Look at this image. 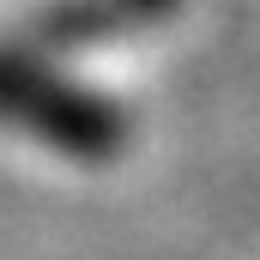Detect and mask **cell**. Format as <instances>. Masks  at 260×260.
Instances as JSON below:
<instances>
[{
	"label": "cell",
	"mask_w": 260,
	"mask_h": 260,
	"mask_svg": "<svg viewBox=\"0 0 260 260\" xmlns=\"http://www.w3.org/2000/svg\"><path fill=\"white\" fill-rule=\"evenodd\" d=\"M0 121L67 151V157H109L127 139V121L115 103L18 61V55H0Z\"/></svg>",
	"instance_id": "6da1fadb"
},
{
	"label": "cell",
	"mask_w": 260,
	"mask_h": 260,
	"mask_svg": "<svg viewBox=\"0 0 260 260\" xmlns=\"http://www.w3.org/2000/svg\"><path fill=\"white\" fill-rule=\"evenodd\" d=\"M139 6H164V0H139Z\"/></svg>",
	"instance_id": "7a4b0ae2"
}]
</instances>
